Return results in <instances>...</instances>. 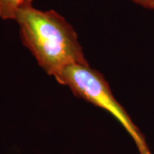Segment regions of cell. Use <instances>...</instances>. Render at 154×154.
I'll use <instances>...</instances> for the list:
<instances>
[{"label":"cell","mask_w":154,"mask_h":154,"mask_svg":"<svg viewBox=\"0 0 154 154\" xmlns=\"http://www.w3.org/2000/svg\"><path fill=\"white\" fill-rule=\"evenodd\" d=\"M15 21L23 45L50 76L55 78L70 65L89 64L76 31L57 11L24 5Z\"/></svg>","instance_id":"1"},{"label":"cell","mask_w":154,"mask_h":154,"mask_svg":"<svg viewBox=\"0 0 154 154\" xmlns=\"http://www.w3.org/2000/svg\"><path fill=\"white\" fill-rule=\"evenodd\" d=\"M55 79L69 88L75 96L112 116L132 138L140 154H152L144 134L116 99L109 83L100 72L89 64H74L65 68Z\"/></svg>","instance_id":"2"},{"label":"cell","mask_w":154,"mask_h":154,"mask_svg":"<svg viewBox=\"0 0 154 154\" xmlns=\"http://www.w3.org/2000/svg\"><path fill=\"white\" fill-rule=\"evenodd\" d=\"M33 0H25V4L24 5H32V2Z\"/></svg>","instance_id":"5"},{"label":"cell","mask_w":154,"mask_h":154,"mask_svg":"<svg viewBox=\"0 0 154 154\" xmlns=\"http://www.w3.org/2000/svg\"><path fill=\"white\" fill-rule=\"evenodd\" d=\"M139 5L154 11V0H130Z\"/></svg>","instance_id":"4"},{"label":"cell","mask_w":154,"mask_h":154,"mask_svg":"<svg viewBox=\"0 0 154 154\" xmlns=\"http://www.w3.org/2000/svg\"><path fill=\"white\" fill-rule=\"evenodd\" d=\"M25 4V0H0V18L16 20L18 11Z\"/></svg>","instance_id":"3"}]
</instances>
